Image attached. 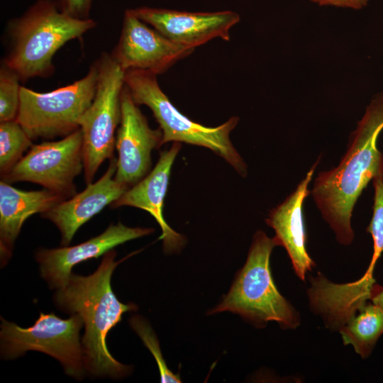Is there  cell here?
Listing matches in <instances>:
<instances>
[{
	"label": "cell",
	"instance_id": "25",
	"mask_svg": "<svg viewBox=\"0 0 383 383\" xmlns=\"http://www.w3.org/2000/svg\"><path fill=\"white\" fill-rule=\"evenodd\" d=\"M370 301L383 311V286L374 283L371 289Z\"/></svg>",
	"mask_w": 383,
	"mask_h": 383
},
{
	"label": "cell",
	"instance_id": "15",
	"mask_svg": "<svg viewBox=\"0 0 383 383\" xmlns=\"http://www.w3.org/2000/svg\"><path fill=\"white\" fill-rule=\"evenodd\" d=\"M180 148L181 143L174 142L169 150L161 152L153 170L110 205L112 209L128 206L148 211L162 230L159 240L166 252L177 251L184 243V238L170 228L163 216L171 169Z\"/></svg>",
	"mask_w": 383,
	"mask_h": 383
},
{
	"label": "cell",
	"instance_id": "12",
	"mask_svg": "<svg viewBox=\"0 0 383 383\" xmlns=\"http://www.w3.org/2000/svg\"><path fill=\"white\" fill-rule=\"evenodd\" d=\"M130 11L172 42L192 49L216 38L229 40L231 28L240 21L231 11L187 12L150 7Z\"/></svg>",
	"mask_w": 383,
	"mask_h": 383
},
{
	"label": "cell",
	"instance_id": "6",
	"mask_svg": "<svg viewBox=\"0 0 383 383\" xmlns=\"http://www.w3.org/2000/svg\"><path fill=\"white\" fill-rule=\"evenodd\" d=\"M97 80L94 62L83 78L53 91L40 93L21 87L16 120L32 140L65 137L79 128V119L94 99Z\"/></svg>",
	"mask_w": 383,
	"mask_h": 383
},
{
	"label": "cell",
	"instance_id": "1",
	"mask_svg": "<svg viewBox=\"0 0 383 383\" xmlns=\"http://www.w3.org/2000/svg\"><path fill=\"white\" fill-rule=\"evenodd\" d=\"M382 130L383 91L367 106L339 165L319 172L313 182V199L340 244L353 242L351 218L362 192L371 180L383 179V154L377 146Z\"/></svg>",
	"mask_w": 383,
	"mask_h": 383
},
{
	"label": "cell",
	"instance_id": "23",
	"mask_svg": "<svg viewBox=\"0 0 383 383\" xmlns=\"http://www.w3.org/2000/svg\"><path fill=\"white\" fill-rule=\"evenodd\" d=\"M93 0H57L60 9L74 18H89Z\"/></svg>",
	"mask_w": 383,
	"mask_h": 383
},
{
	"label": "cell",
	"instance_id": "9",
	"mask_svg": "<svg viewBox=\"0 0 383 383\" xmlns=\"http://www.w3.org/2000/svg\"><path fill=\"white\" fill-rule=\"evenodd\" d=\"M82 145L80 128L60 140L33 145L1 180L33 182L72 197L76 194L74 178L84 170Z\"/></svg>",
	"mask_w": 383,
	"mask_h": 383
},
{
	"label": "cell",
	"instance_id": "20",
	"mask_svg": "<svg viewBox=\"0 0 383 383\" xmlns=\"http://www.w3.org/2000/svg\"><path fill=\"white\" fill-rule=\"evenodd\" d=\"M21 80L4 63L0 70V122L16 119L20 106Z\"/></svg>",
	"mask_w": 383,
	"mask_h": 383
},
{
	"label": "cell",
	"instance_id": "18",
	"mask_svg": "<svg viewBox=\"0 0 383 383\" xmlns=\"http://www.w3.org/2000/svg\"><path fill=\"white\" fill-rule=\"evenodd\" d=\"M339 331L345 345L351 344L357 353L367 358L383 333V311L367 302Z\"/></svg>",
	"mask_w": 383,
	"mask_h": 383
},
{
	"label": "cell",
	"instance_id": "14",
	"mask_svg": "<svg viewBox=\"0 0 383 383\" xmlns=\"http://www.w3.org/2000/svg\"><path fill=\"white\" fill-rule=\"evenodd\" d=\"M116 170V159L113 157L99 180L88 184L82 192L41 213L42 217L51 221L60 231L62 245L67 246L83 224L117 200L128 189L114 179Z\"/></svg>",
	"mask_w": 383,
	"mask_h": 383
},
{
	"label": "cell",
	"instance_id": "16",
	"mask_svg": "<svg viewBox=\"0 0 383 383\" xmlns=\"http://www.w3.org/2000/svg\"><path fill=\"white\" fill-rule=\"evenodd\" d=\"M318 160L306 173L296 189L287 199L272 209L265 221L275 232L274 238L283 246L292 261L297 276L302 280L315 263L306 250V233L303 216V204L310 194L309 184Z\"/></svg>",
	"mask_w": 383,
	"mask_h": 383
},
{
	"label": "cell",
	"instance_id": "10",
	"mask_svg": "<svg viewBox=\"0 0 383 383\" xmlns=\"http://www.w3.org/2000/svg\"><path fill=\"white\" fill-rule=\"evenodd\" d=\"M121 121L115 146L118 157L114 179L130 188L143 179L151 166V152L162 145V132L152 129L126 85L121 96Z\"/></svg>",
	"mask_w": 383,
	"mask_h": 383
},
{
	"label": "cell",
	"instance_id": "8",
	"mask_svg": "<svg viewBox=\"0 0 383 383\" xmlns=\"http://www.w3.org/2000/svg\"><path fill=\"white\" fill-rule=\"evenodd\" d=\"M1 320L2 358L11 360L28 350L39 351L57 359L67 374L83 378L86 369L79 331L84 323L79 315L62 319L53 313H40L35 323L26 328L3 318Z\"/></svg>",
	"mask_w": 383,
	"mask_h": 383
},
{
	"label": "cell",
	"instance_id": "5",
	"mask_svg": "<svg viewBox=\"0 0 383 383\" xmlns=\"http://www.w3.org/2000/svg\"><path fill=\"white\" fill-rule=\"evenodd\" d=\"M156 74L138 70L125 71V85L137 105L150 109L162 132V145L174 141L206 148L223 158L243 177L247 166L234 148L230 133L238 122L231 117L216 127H207L183 115L159 86Z\"/></svg>",
	"mask_w": 383,
	"mask_h": 383
},
{
	"label": "cell",
	"instance_id": "4",
	"mask_svg": "<svg viewBox=\"0 0 383 383\" xmlns=\"http://www.w3.org/2000/svg\"><path fill=\"white\" fill-rule=\"evenodd\" d=\"M277 240L257 231L243 267L221 304L211 313L231 311L260 326L268 321L282 328H295L299 317L293 306L279 292L272 279L270 258Z\"/></svg>",
	"mask_w": 383,
	"mask_h": 383
},
{
	"label": "cell",
	"instance_id": "7",
	"mask_svg": "<svg viewBox=\"0 0 383 383\" xmlns=\"http://www.w3.org/2000/svg\"><path fill=\"white\" fill-rule=\"evenodd\" d=\"M95 62L98 68L96 94L79 121L87 184L92 182L103 162L113 157L115 133L121 121V96L125 85V71L111 55L104 53Z\"/></svg>",
	"mask_w": 383,
	"mask_h": 383
},
{
	"label": "cell",
	"instance_id": "3",
	"mask_svg": "<svg viewBox=\"0 0 383 383\" xmlns=\"http://www.w3.org/2000/svg\"><path fill=\"white\" fill-rule=\"evenodd\" d=\"M96 23L63 12L57 1L38 0L9 25L11 49L4 62L21 80L50 76L52 60L67 42L80 38Z\"/></svg>",
	"mask_w": 383,
	"mask_h": 383
},
{
	"label": "cell",
	"instance_id": "17",
	"mask_svg": "<svg viewBox=\"0 0 383 383\" xmlns=\"http://www.w3.org/2000/svg\"><path fill=\"white\" fill-rule=\"evenodd\" d=\"M67 199L48 189L23 191L9 183L0 182V252L1 266L12 255L21 227L30 216L43 213Z\"/></svg>",
	"mask_w": 383,
	"mask_h": 383
},
{
	"label": "cell",
	"instance_id": "19",
	"mask_svg": "<svg viewBox=\"0 0 383 383\" xmlns=\"http://www.w3.org/2000/svg\"><path fill=\"white\" fill-rule=\"evenodd\" d=\"M32 139L16 120L0 123V172L9 173L33 145Z\"/></svg>",
	"mask_w": 383,
	"mask_h": 383
},
{
	"label": "cell",
	"instance_id": "21",
	"mask_svg": "<svg viewBox=\"0 0 383 383\" xmlns=\"http://www.w3.org/2000/svg\"><path fill=\"white\" fill-rule=\"evenodd\" d=\"M372 182L374 191L373 213L367 231L373 240V253L367 270L373 272L377 260L383 253V179L376 177Z\"/></svg>",
	"mask_w": 383,
	"mask_h": 383
},
{
	"label": "cell",
	"instance_id": "2",
	"mask_svg": "<svg viewBox=\"0 0 383 383\" xmlns=\"http://www.w3.org/2000/svg\"><path fill=\"white\" fill-rule=\"evenodd\" d=\"M116 255L113 249L107 252L97 270L88 276L72 273L66 285L54 295L59 309L78 314L83 321L85 332L82 345L86 370L95 377L113 379L124 377L130 368L111 355L106 336L124 313L137 309L133 304L119 301L112 290L111 275L122 261H115Z\"/></svg>",
	"mask_w": 383,
	"mask_h": 383
},
{
	"label": "cell",
	"instance_id": "24",
	"mask_svg": "<svg viewBox=\"0 0 383 383\" xmlns=\"http://www.w3.org/2000/svg\"><path fill=\"white\" fill-rule=\"evenodd\" d=\"M319 5H329L360 9L365 7L370 0H311Z\"/></svg>",
	"mask_w": 383,
	"mask_h": 383
},
{
	"label": "cell",
	"instance_id": "13",
	"mask_svg": "<svg viewBox=\"0 0 383 383\" xmlns=\"http://www.w3.org/2000/svg\"><path fill=\"white\" fill-rule=\"evenodd\" d=\"M149 228H130L121 223L110 225L101 234L74 246L40 249L35 258L42 277L52 288L60 289L67 283L73 267L97 258L115 247L153 232Z\"/></svg>",
	"mask_w": 383,
	"mask_h": 383
},
{
	"label": "cell",
	"instance_id": "22",
	"mask_svg": "<svg viewBox=\"0 0 383 383\" xmlns=\"http://www.w3.org/2000/svg\"><path fill=\"white\" fill-rule=\"evenodd\" d=\"M130 324L154 356L160 370L161 382H181L179 376L173 374L162 357L157 339L148 323L139 316H133Z\"/></svg>",
	"mask_w": 383,
	"mask_h": 383
},
{
	"label": "cell",
	"instance_id": "11",
	"mask_svg": "<svg viewBox=\"0 0 383 383\" xmlns=\"http://www.w3.org/2000/svg\"><path fill=\"white\" fill-rule=\"evenodd\" d=\"M194 50L172 42L127 9L120 39L111 55L124 71L138 70L157 75Z\"/></svg>",
	"mask_w": 383,
	"mask_h": 383
}]
</instances>
